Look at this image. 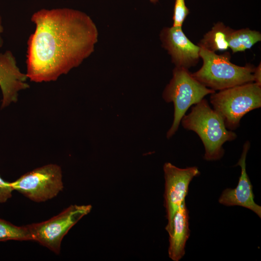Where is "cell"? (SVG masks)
<instances>
[{
  "instance_id": "2e32d148",
  "label": "cell",
  "mask_w": 261,
  "mask_h": 261,
  "mask_svg": "<svg viewBox=\"0 0 261 261\" xmlns=\"http://www.w3.org/2000/svg\"><path fill=\"white\" fill-rule=\"evenodd\" d=\"M189 13L185 0H175L173 16V26L182 27L183 23Z\"/></svg>"
},
{
  "instance_id": "277c9868",
  "label": "cell",
  "mask_w": 261,
  "mask_h": 261,
  "mask_svg": "<svg viewBox=\"0 0 261 261\" xmlns=\"http://www.w3.org/2000/svg\"><path fill=\"white\" fill-rule=\"evenodd\" d=\"M210 102L227 129L234 130L246 114L261 107V86L252 82L221 90L211 94Z\"/></svg>"
},
{
  "instance_id": "ba28073f",
  "label": "cell",
  "mask_w": 261,
  "mask_h": 261,
  "mask_svg": "<svg viewBox=\"0 0 261 261\" xmlns=\"http://www.w3.org/2000/svg\"><path fill=\"white\" fill-rule=\"evenodd\" d=\"M163 171L164 206L168 220L165 230L170 235L173 231L174 216L181 204L185 201L191 181L199 175L200 172L196 166L180 168L170 162L164 164Z\"/></svg>"
},
{
  "instance_id": "7c38bea8",
  "label": "cell",
  "mask_w": 261,
  "mask_h": 261,
  "mask_svg": "<svg viewBox=\"0 0 261 261\" xmlns=\"http://www.w3.org/2000/svg\"><path fill=\"white\" fill-rule=\"evenodd\" d=\"M189 235L188 211L184 201L174 216L172 232L169 235L168 252L172 260L179 261L183 257L186 244Z\"/></svg>"
},
{
  "instance_id": "ac0fdd59",
  "label": "cell",
  "mask_w": 261,
  "mask_h": 261,
  "mask_svg": "<svg viewBox=\"0 0 261 261\" xmlns=\"http://www.w3.org/2000/svg\"><path fill=\"white\" fill-rule=\"evenodd\" d=\"M261 63L259 65L255 67L253 75L254 78V82L258 85L261 86Z\"/></svg>"
},
{
  "instance_id": "8992f818",
  "label": "cell",
  "mask_w": 261,
  "mask_h": 261,
  "mask_svg": "<svg viewBox=\"0 0 261 261\" xmlns=\"http://www.w3.org/2000/svg\"><path fill=\"white\" fill-rule=\"evenodd\" d=\"M91 209L90 204L71 205L48 220L27 226L32 241L59 254L63 237L82 218L89 213Z\"/></svg>"
},
{
  "instance_id": "ffe728a7",
  "label": "cell",
  "mask_w": 261,
  "mask_h": 261,
  "mask_svg": "<svg viewBox=\"0 0 261 261\" xmlns=\"http://www.w3.org/2000/svg\"><path fill=\"white\" fill-rule=\"evenodd\" d=\"M149 0L152 3H156L159 0Z\"/></svg>"
},
{
  "instance_id": "7a4b0ae2",
  "label": "cell",
  "mask_w": 261,
  "mask_h": 261,
  "mask_svg": "<svg viewBox=\"0 0 261 261\" xmlns=\"http://www.w3.org/2000/svg\"><path fill=\"white\" fill-rule=\"evenodd\" d=\"M181 122L184 128L198 135L204 147V159L207 161L220 159L224 154L223 145L237 137L235 132L227 129L222 117L204 99L195 104Z\"/></svg>"
},
{
  "instance_id": "6da1fadb",
  "label": "cell",
  "mask_w": 261,
  "mask_h": 261,
  "mask_svg": "<svg viewBox=\"0 0 261 261\" xmlns=\"http://www.w3.org/2000/svg\"><path fill=\"white\" fill-rule=\"evenodd\" d=\"M31 21L35 29L28 40L26 61V73L31 82L55 81L94 51L98 29L83 12L42 9L32 14Z\"/></svg>"
},
{
  "instance_id": "d6986e66",
  "label": "cell",
  "mask_w": 261,
  "mask_h": 261,
  "mask_svg": "<svg viewBox=\"0 0 261 261\" xmlns=\"http://www.w3.org/2000/svg\"><path fill=\"white\" fill-rule=\"evenodd\" d=\"M4 28L2 24V17L0 15V47H2L3 44V40L2 37V34L3 32Z\"/></svg>"
},
{
  "instance_id": "e0dca14e",
  "label": "cell",
  "mask_w": 261,
  "mask_h": 261,
  "mask_svg": "<svg viewBox=\"0 0 261 261\" xmlns=\"http://www.w3.org/2000/svg\"><path fill=\"white\" fill-rule=\"evenodd\" d=\"M13 191L10 182L4 181L0 176V203H5L11 198Z\"/></svg>"
},
{
  "instance_id": "9a60e30c",
  "label": "cell",
  "mask_w": 261,
  "mask_h": 261,
  "mask_svg": "<svg viewBox=\"0 0 261 261\" xmlns=\"http://www.w3.org/2000/svg\"><path fill=\"white\" fill-rule=\"evenodd\" d=\"M9 240L32 241V238L27 225L17 226L0 218V242Z\"/></svg>"
},
{
  "instance_id": "4fadbf2b",
  "label": "cell",
  "mask_w": 261,
  "mask_h": 261,
  "mask_svg": "<svg viewBox=\"0 0 261 261\" xmlns=\"http://www.w3.org/2000/svg\"><path fill=\"white\" fill-rule=\"evenodd\" d=\"M231 28L218 22L207 32L198 44V45L208 51H224L229 47L228 36Z\"/></svg>"
},
{
  "instance_id": "30bf717a",
  "label": "cell",
  "mask_w": 261,
  "mask_h": 261,
  "mask_svg": "<svg viewBox=\"0 0 261 261\" xmlns=\"http://www.w3.org/2000/svg\"><path fill=\"white\" fill-rule=\"evenodd\" d=\"M250 143L246 141L243 145V151L236 166L241 169L238 184L235 188L224 189L218 199V202L224 205L240 206L247 208L261 218V206L255 203L252 185L246 171V160Z\"/></svg>"
},
{
  "instance_id": "9c48e42d",
  "label": "cell",
  "mask_w": 261,
  "mask_h": 261,
  "mask_svg": "<svg viewBox=\"0 0 261 261\" xmlns=\"http://www.w3.org/2000/svg\"><path fill=\"white\" fill-rule=\"evenodd\" d=\"M160 37L162 47L171 56L175 67L188 69L197 64L200 58V47L188 38L182 27L164 28Z\"/></svg>"
},
{
  "instance_id": "52a82bcc",
  "label": "cell",
  "mask_w": 261,
  "mask_h": 261,
  "mask_svg": "<svg viewBox=\"0 0 261 261\" xmlns=\"http://www.w3.org/2000/svg\"><path fill=\"white\" fill-rule=\"evenodd\" d=\"M16 190L35 202H43L57 196L63 188L61 167L49 164L36 168L10 182Z\"/></svg>"
},
{
  "instance_id": "8fae6325",
  "label": "cell",
  "mask_w": 261,
  "mask_h": 261,
  "mask_svg": "<svg viewBox=\"0 0 261 261\" xmlns=\"http://www.w3.org/2000/svg\"><path fill=\"white\" fill-rule=\"evenodd\" d=\"M26 73L21 72L15 58L10 50L0 53V88L2 92L1 108L17 101L18 92L29 87Z\"/></svg>"
},
{
  "instance_id": "3957f363",
  "label": "cell",
  "mask_w": 261,
  "mask_h": 261,
  "mask_svg": "<svg viewBox=\"0 0 261 261\" xmlns=\"http://www.w3.org/2000/svg\"><path fill=\"white\" fill-rule=\"evenodd\" d=\"M199 54L203 65L192 75L205 87L216 91L254 82L255 67L249 64L240 66L232 63L229 52L218 55L200 47Z\"/></svg>"
},
{
  "instance_id": "5b68a950",
  "label": "cell",
  "mask_w": 261,
  "mask_h": 261,
  "mask_svg": "<svg viewBox=\"0 0 261 261\" xmlns=\"http://www.w3.org/2000/svg\"><path fill=\"white\" fill-rule=\"evenodd\" d=\"M215 92L197 81L188 69L175 67L173 77L162 93L164 101L173 102L174 105V120L167 132V138H170L174 134L181 119L192 105L199 102L206 95Z\"/></svg>"
},
{
  "instance_id": "5bb4252c",
  "label": "cell",
  "mask_w": 261,
  "mask_h": 261,
  "mask_svg": "<svg viewBox=\"0 0 261 261\" xmlns=\"http://www.w3.org/2000/svg\"><path fill=\"white\" fill-rule=\"evenodd\" d=\"M261 40V33L248 28L237 30L231 29L228 39L229 47L233 53L250 49Z\"/></svg>"
}]
</instances>
